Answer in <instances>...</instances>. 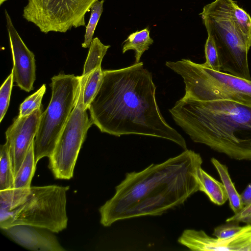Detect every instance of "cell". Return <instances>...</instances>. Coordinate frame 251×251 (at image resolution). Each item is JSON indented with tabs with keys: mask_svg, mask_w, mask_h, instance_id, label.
<instances>
[{
	"mask_svg": "<svg viewBox=\"0 0 251 251\" xmlns=\"http://www.w3.org/2000/svg\"><path fill=\"white\" fill-rule=\"evenodd\" d=\"M155 91L151 73L142 62L103 71L101 84L88 108L91 119L101 132L161 138L186 150L184 138L162 115Z\"/></svg>",
	"mask_w": 251,
	"mask_h": 251,
	"instance_id": "obj_1",
	"label": "cell"
},
{
	"mask_svg": "<svg viewBox=\"0 0 251 251\" xmlns=\"http://www.w3.org/2000/svg\"><path fill=\"white\" fill-rule=\"evenodd\" d=\"M201 155L185 150L163 162L126 174L114 196L100 207V224L109 226L118 221L159 216L183 204L200 189Z\"/></svg>",
	"mask_w": 251,
	"mask_h": 251,
	"instance_id": "obj_2",
	"label": "cell"
},
{
	"mask_svg": "<svg viewBox=\"0 0 251 251\" xmlns=\"http://www.w3.org/2000/svg\"><path fill=\"white\" fill-rule=\"evenodd\" d=\"M169 111L195 142L237 160H251V106L183 97Z\"/></svg>",
	"mask_w": 251,
	"mask_h": 251,
	"instance_id": "obj_3",
	"label": "cell"
},
{
	"mask_svg": "<svg viewBox=\"0 0 251 251\" xmlns=\"http://www.w3.org/2000/svg\"><path fill=\"white\" fill-rule=\"evenodd\" d=\"M235 1L215 0L205 5L200 15L208 35L217 49L221 71L251 80L248 65L250 49L239 35L233 18Z\"/></svg>",
	"mask_w": 251,
	"mask_h": 251,
	"instance_id": "obj_4",
	"label": "cell"
},
{
	"mask_svg": "<svg viewBox=\"0 0 251 251\" xmlns=\"http://www.w3.org/2000/svg\"><path fill=\"white\" fill-rule=\"evenodd\" d=\"M166 65L183 79V97L199 100H230L251 106V80L204 67L190 59L167 61Z\"/></svg>",
	"mask_w": 251,
	"mask_h": 251,
	"instance_id": "obj_5",
	"label": "cell"
},
{
	"mask_svg": "<svg viewBox=\"0 0 251 251\" xmlns=\"http://www.w3.org/2000/svg\"><path fill=\"white\" fill-rule=\"evenodd\" d=\"M51 97L41 115L33 141L35 163L52 155L60 135L74 109L80 88V76L61 73L51 78Z\"/></svg>",
	"mask_w": 251,
	"mask_h": 251,
	"instance_id": "obj_6",
	"label": "cell"
},
{
	"mask_svg": "<svg viewBox=\"0 0 251 251\" xmlns=\"http://www.w3.org/2000/svg\"><path fill=\"white\" fill-rule=\"evenodd\" d=\"M69 186L50 185L31 186L25 201L0 222V229L17 225H28L54 233L66 229L67 192Z\"/></svg>",
	"mask_w": 251,
	"mask_h": 251,
	"instance_id": "obj_7",
	"label": "cell"
},
{
	"mask_svg": "<svg viewBox=\"0 0 251 251\" xmlns=\"http://www.w3.org/2000/svg\"><path fill=\"white\" fill-rule=\"evenodd\" d=\"M87 76H80V88L75 106L58 139L49 158V168L56 179L73 176L77 158L89 128L93 122L84 108L82 95Z\"/></svg>",
	"mask_w": 251,
	"mask_h": 251,
	"instance_id": "obj_8",
	"label": "cell"
},
{
	"mask_svg": "<svg viewBox=\"0 0 251 251\" xmlns=\"http://www.w3.org/2000/svg\"><path fill=\"white\" fill-rule=\"evenodd\" d=\"M98 0H27L23 16L43 33H64L73 27L85 26L86 13Z\"/></svg>",
	"mask_w": 251,
	"mask_h": 251,
	"instance_id": "obj_9",
	"label": "cell"
},
{
	"mask_svg": "<svg viewBox=\"0 0 251 251\" xmlns=\"http://www.w3.org/2000/svg\"><path fill=\"white\" fill-rule=\"evenodd\" d=\"M178 242L192 251H251V224L243 226L235 235L226 239L212 237L202 230L187 229Z\"/></svg>",
	"mask_w": 251,
	"mask_h": 251,
	"instance_id": "obj_10",
	"label": "cell"
},
{
	"mask_svg": "<svg viewBox=\"0 0 251 251\" xmlns=\"http://www.w3.org/2000/svg\"><path fill=\"white\" fill-rule=\"evenodd\" d=\"M42 113L41 107L29 115L18 117L5 132L14 176L34 141Z\"/></svg>",
	"mask_w": 251,
	"mask_h": 251,
	"instance_id": "obj_11",
	"label": "cell"
},
{
	"mask_svg": "<svg viewBox=\"0 0 251 251\" xmlns=\"http://www.w3.org/2000/svg\"><path fill=\"white\" fill-rule=\"evenodd\" d=\"M5 15L13 60V81L22 90L29 92L33 90L36 79L35 55L22 39L6 10Z\"/></svg>",
	"mask_w": 251,
	"mask_h": 251,
	"instance_id": "obj_12",
	"label": "cell"
},
{
	"mask_svg": "<svg viewBox=\"0 0 251 251\" xmlns=\"http://www.w3.org/2000/svg\"><path fill=\"white\" fill-rule=\"evenodd\" d=\"M1 229L11 240L29 250L65 251L52 232L45 228L28 225H17Z\"/></svg>",
	"mask_w": 251,
	"mask_h": 251,
	"instance_id": "obj_13",
	"label": "cell"
},
{
	"mask_svg": "<svg viewBox=\"0 0 251 251\" xmlns=\"http://www.w3.org/2000/svg\"><path fill=\"white\" fill-rule=\"evenodd\" d=\"M199 191L204 193L213 203L222 205L228 200V196L223 183L208 174L201 167L199 170Z\"/></svg>",
	"mask_w": 251,
	"mask_h": 251,
	"instance_id": "obj_14",
	"label": "cell"
},
{
	"mask_svg": "<svg viewBox=\"0 0 251 251\" xmlns=\"http://www.w3.org/2000/svg\"><path fill=\"white\" fill-rule=\"evenodd\" d=\"M30 189V188H12L0 190V222L6 219L12 211L25 201Z\"/></svg>",
	"mask_w": 251,
	"mask_h": 251,
	"instance_id": "obj_15",
	"label": "cell"
},
{
	"mask_svg": "<svg viewBox=\"0 0 251 251\" xmlns=\"http://www.w3.org/2000/svg\"><path fill=\"white\" fill-rule=\"evenodd\" d=\"M211 162L217 171L225 186L230 208L234 213L238 212L243 208L244 205L242 202L240 195L231 180L227 167L214 157L211 158Z\"/></svg>",
	"mask_w": 251,
	"mask_h": 251,
	"instance_id": "obj_16",
	"label": "cell"
},
{
	"mask_svg": "<svg viewBox=\"0 0 251 251\" xmlns=\"http://www.w3.org/2000/svg\"><path fill=\"white\" fill-rule=\"evenodd\" d=\"M153 42L148 27L135 31L130 34L124 42L123 53L129 50H134L135 52V63H139L143 53L149 49Z\"/></svg>",
	"mask_w": 251,
	"mask_h": 251,
	"instance_id": "obj_17",
	"label": "cell"
},
{
	"mask_svg": "<svg viewBox=\"0 0 251 251\" xmlns=\"http://www.w3.org/2000/svg\"><path fill=\"white\" fill-rule=\"evenodd\" d=\"M33 142L31 144L17 174L15 176L14 188L29 189L36 170Z\"/></svg>",
	"mask_w": 251,
	"mask_h": 251,
	"instance_id": "obj_18",
	"label": "cell"
},
{
	"mask_svg": "<svg viewBox=\"0 0 251 251\" xmlns=\"http://www.w3.org/2000/svg\"><path fill=\"white\" fill-rule=\"evenodd\" d=\"M110 47V45L102 44L98 37L94 38L89 47L81 75L87 76L97 68L101 67L102 59Z\"/></svg>",
	"mask_w": 251,
	"mask_h": 251,
	"instance_id": "obj_19",
	"label": "cell"
},
{
	"mask_svg": "<svg viewBox=\"0 0 251 251\" xmlns=\"http://www.w3.org/2000/svg\"><path fill=\"white\" fill-rule=\"evenodd\" d=\"M15 176L7 143L0 148V190L14 188Z\"/></svg>",
	"mask_w": 251,
	"mask_h": 251,
	"instance_id": "obj_20",
	"label": "cell"
},
{
	"mask_svg": "<svg viewBox=\"0 0 251 251\" xmlns=\"http://www.w3.org/2000/svg\"><path fill=\"white\" fill-rule=\"evenodd\" d=\"M233 18L236 28L247 47H251V17L235 2Z\"/></svg>",
	"mask_w": 251,
	"mask_h": 251,
	"instance_id": "obj_21",
	"label": "cell"
},
{
	"mask_svg": "<svg viewBox=\"0 0 251 251\" xmlns=\"http://www.w3.org/2000/svg\"><path fill=\"white\" fill-rule=\"evenodd\" d=\"M102 79L103 71L101 67L97 68L87 75L82 95V104L84 109H88L100 87Z\"/></svg>",
	"mask_w": 251,
	"mask_h": 251,
	"instance_id": "obj_22",
	"label": "cell"
},
{
	"mask_svg": "<svg viewBox=\"0 0 251 251\" xmlns=\"http://www.w3.org/2000/svg\"><path fill=\"white\" fill-rule=\"evenodd\" d=\"M104 0H98L91 7V16L86 27L84 40L82 44L84 48H89L93 41V36L96 26L103 11Z\"/></svg>",
	"mask_w": 251,
	"mask_h": 251,
	"instance_id": "obj_23",
	"label": "cell"
},
{
	"mask_svg": "<svg viewBox=\"0 0 251 251\" xmlns=\"http://www.w3.org/2000/svg\"><path fill=\"white\" fill-rule=\"evenodd\" d=\"M46 90V85L44 84L36 92L27 97L20 105L18 117L29 115L40 108Z\"/></svg>",
	"mask_w": 251,
	"mask_h": 251,
	"instance_id": "obj_24",
	"label": "cell"
},
{
	"mask_svg": "<svg viewBox=\"0 0 251 251\" xmlns=\"http://www.w3.org/2000/svg\"><path fill=\"white\" fill-rule=\"evenodd\" d=\"M206 61L201 65L213 70L221 72V67L217 49L213 37L208 35L204 46Z\"/></svg>",
	"mask_w": 251,
	"mask_h": 251,
	"instance_id": "obj_25",
	"label": "cell"
},
{
	"mask_svg": "<svg viewBox=\"0 0 251 251\" xmlns=\"http://www.w3.org/2000/svg\"><path fill=\"white\" fill-rule=\"evenodd\" d=\"M13 82L11 72L0 88V122L4 118L9 106Z\"/></svg>",
	"mask_w": 251,
	"mask_h": 251,
	"instance_id": "obj_26",
	"label": "cell"
},
{
	"mask_svg": "<svg viewBox=\"0 0 251 251\" xmlns=\"http://www.w3.org/2000/svg\"><path fill=\"white\" fill-rule=\"evenodd\" d=\"M229 223L220 225L214 228L213 235L220 239H226L233 236L243 228L238 222H229Z\"/></svg>",
	"mask_w": 251,
	"mask_h": 251,
	"instance_id": "obj_27",
	"label": "cell"
},
{
	"mask_svg": "<svg viewBox=\"0 0 251 251\" xmlns=\"http://www.w3.org/2000/svg\"><path fill=\"white\" fill-rule=\"evenodd\" d=\"M226 222H242L247 225L251 224V203L244 205L240 211L226 219Z\"/></svg>",
	"mask_w": 251,
	"mask_h": 251,
	"instance_id": "obj_28",
	"label": "cell"
},
{
	"mask_svg": "<svg viewBox=\"0 0 251 251\" xmlns=\"http://www.w3.org/2000/svg\"><path fill=\"white\" fill-rule=\"evenodd\" d=\"M240 196L244 206L251 203V182L246 186Z\"/></svg>",
	"mask_w": 251,
	"mask_h": 251,
	"instance_id": "obj_29",
	"label": "cell"
},
{
	"mask_svg": "<svg viewBox=\"0 0 251 251\" xmlns=\"http://www.w3.org/2000/svg\"><path fill=\"white\" fill-rule=\"evenodd\" d=\"M7 0H0V5H1L4 2Z\"/></svg>",
	"mask_w": 251,
	"mask_h": 251,
	"instance_id": "obj_30",
	"label": "cell"
}]
</instances>
